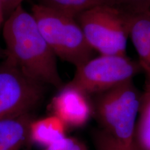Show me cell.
I'll return each instance as SVG.
<instances>
[{
    "label": "cell",
    "mask_w": 150,
    "mask_h": 150,
    "mask_svg": "<svg viewBox=\"0 0 150 150\" xmlns=\"http://www.w3.org/2000/svg\"><path fill=\"white\" fill-rule=\"evenodd\" d=\"M2 35L6 59L29 78L61 89L63 82L56 56L42 36L31 12L22 5L5 19Z\"/></svg>",
    "instance_id": "1"
},
{
    "label": "cell",
    "mask_w": 150,
    "mask_h": 150,
    "mask_svg": "<svg viewBox=\"0 0 150 150\" xmlns=\"http://www.w3.org/2000/svg\"><path fill=\"white\" fill-rule=\"evenodd\" d=\"M31 13L56 57L76 68L93 59L95 51L75 17L41 4H33Z\"/></svg>",
    "instance_id": "2"
},
{
    "label": "cell",
    "mask_w": 150,
    "mask_h": 150,
    "mask_svg": "<svg viewBox=\"0 0 150 150\" xmlns=\"http://www.w3.org/2000/svg\"><path fill=\"white\" fill-rule=\"evenodd\" d=\"M95 95L92 102L93 115L100 124V129L122 143L134 144L142 93L133 80Z\"/></svg>",
    "instance_id": "3"
},
{
    "label": "cell",
    "mask_w": 150,
    "mask_h": 150,
    "mask_svg": "<svg viewBox=\"0 0 150 150\" xmlns=\"http://www.w3.org/2000/svg\"><path fill=\"white\" fill-rule=\"evenodd\" d=\"M88 43L101 55H127L129 15L102 3L76 17Z\"/></svg>",
    "instance_id": "4"
},
{
    "label": "cell",
    "mask_w": 150,
    "mask_h": 150,
    "mask_svg": "<svg viewBox=\"0 0 150 150\" xmlns=\"http://www.w3.org/2000/svg\"><path fill=\"white\" fill-rule=\"evenodd\" d=\"M142 72L138 62L127 55H99L76 67L69 84L88 95H96L133 80Z\"/></svg>",
    "instance_id": "5"
},
{
    "label": "cell",
    "mask_w": 150,
    "mask_h": 150,
    "mask_svg": "<svg viewBox=\"0 0 150 150\" xmlns=\"http://www.w3.org/2000/svg\"><path fill=\"white\" fill-rule=\"evenodd\" d=\"M45 86L6 58L0 64V120L32 112L44 97Z\"/></svg>",
    "instance_id": "6"
},
{
    "label": "cell",
    "mask_w": 150,
    "mask_h": 150,
    "mask_svg": "<svg viewBox=\"0 0 150 150\" xmlns=\"http://www.w3.org/2000/svg\"><path fill=\"white\" fill-rule=\"evenodd\" d=\"M51 105L54 115L61 119L67 127H83L93 115L89 95L69 83L60 89Z\"/></svg>",
    "instance_id": "7"
},
{
    "label": "cell",
    "mask_w": 150,
    "mask_h": 150,
    "mask_svg": "<svg viewBox=\"0 0 150 150\" xmlns=\"http://www.w3.org/2000/svg\"><path fill=\"white\" fill-rule=\"evenodd\" d=\"M32 113L0 120V150H26L31 142L29 126Z\"/></svg>",
    "instance_id": "8"
},
{
    "label": "cell",
    "mask_w": 150,
    "mask_h": 150,
    "mask_svg": "<svg viewBox=\"0 0 150 150\" xmlns=\"http://www.w3.org/2000/svg\"><path fill=\"white\" fill-rule=\"evenodd\" d=\"M67 126L59 117L52 115L32 120L29 126L31 142L45 147L66 136Z\"/></svg>",
    "instance_id": "9"
},
{
    "label": "cell",
    "mask_w": 150,
    "mask_h": 150,
    "mask_svg": "<svg viewBox=\"0 0 150 150\" xmlns=\"http://www.w3.org/2000/svg\"><path fill=\"white\" fill-rule=\"evenodd\" d=\"M134 141L140 150H150V83H146L142 93Z\"/></svg>",
    "instance_id": "10"
},
{
    "label": "cell",
    "mask_w": 150,
    "mask_h": 150,
    "mask_svg": "<svg viewBox=\"0 0 150 150\" xmlns=\"http://www.w3.org/2000/svg\"><path fill=\"white\" fill-rule=\"evenodd\" d=\"M39 4L57 9L76 18L83 11L101 4L104 0H40Z\"/></svg>",
    "instance_id": "11"
},
{
    "label": "cell",
    "mask_w": 150,
    "mask_h": 150,
    "mask_svg": "<svg viewBox=\"0 0 150 150\" xmlns=\"http://www.w3.org/2000/svg\"><path fill=\"white\" fill-rule=\"evenodd\" d=\"M93 140L96 150H140L136 143L133 145L122 143L106 134L102 129L94 131Z\"/></svg>",
    "instance_id": "12"
},
{
    "label": "cell",
    "mask_w": 150,
    "mask_h": 150,
    "mask_svg": "<svg viewBox=\"0 0 150 150\" xmlns=\"http://www.w3.org/2000/svg\"><path fill=\"white\" fill-rule=\"evenodd\" d=\"M103 3L129 13H135L147 11L150 5V0H104Z\"/></svg>",
    "instance_id": "13"
},
{
    "label": "cell",
    "mask_w": 150,
    "mask_h": 150,
    "mask_svg": "<svg viewBox=\"0 0 150 150\" xmlns=\"http://www.w3.org/2000/svg\"><path fill=\"white\" fill-rule=\"evenodd\" d=\"M86 148L84 144L76 138L65 136L44 147L42 150H83Z\"/></svg>",
    "instance_id": "14"
},
{
    "label": "cell",
    "mask_w": 150,
    "mask_h": 150,
    "mask_svg": "<svg viewBox=\"0 0 150 150\" xmlns=\"http://www.w3.org/2000/svg\"><path fill=\"white\" fill-rule=\"evenodd\" d=\"M24 0H0L2 8L4 12L6 18L19 6L22 5Z\"/></svg>",
    "instance_id": "15"
},
{
    "label": "cell",
    "mask_w": 150,
    "mask_h": 150,
    "mask_svg": "<svg viewBox=\"0 0 150 150\" xmlns=\"http://www.w3.org/2000/svg\"><path fill=\"white\" fill-rule=\"evenodd\" d=\"M146 12V24H147V29L148 31V35H149V52H150V15L148 13L147 11Z\"/></svg>",
    "instance_id": "16"
},
{
    "label": "cell",
    "mask_w": 150,
    "mask_h": 150,
    "mask_svg": "<svg viewBox=\"0 0 150 150\" xmlns=\"http://www.w3.org/2000/svg\"><path fill=\"white\" fill-rule=\"evenodd\" d=\"M6 19L4 12L2 6H1V3H0V29L2 27L4 22V20Z\"/></svg>",
    "instance_id": "17"
},
{
    "label": "cell",
    "mask_w": 150,
    "mask_h": 150,
    "mask_svg": "<svg viewBox=\"0 0 150 150\" xmlns=\"http://www.w3.org/2000/svg\"><path fill=\"white\" fill-rule=\"evenodd\" d=\"M147 12L148 13H149V15H150V5H149V8H148V9H147Z\"/></svg>",
    "instance_id": "18"
},
{
    "label": "cell",
    "mask_w": 150,
    "mask_h": 150,
    "mask_svg": "<svg viewBox=\"0 0 150 150\" xmlns=\"http://www.w3.org/2000/svg\"><path fill=\"white\" fill-rule=\"evenodd\" d=\"M83 150H87V149H86H86H83Z\"/></svg>",
    "instance_id": "19"
}]
</instances>
